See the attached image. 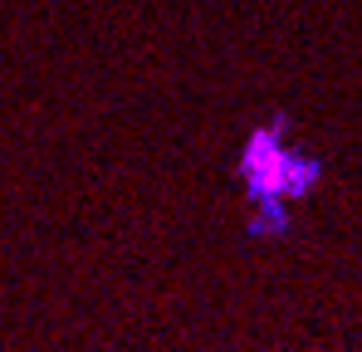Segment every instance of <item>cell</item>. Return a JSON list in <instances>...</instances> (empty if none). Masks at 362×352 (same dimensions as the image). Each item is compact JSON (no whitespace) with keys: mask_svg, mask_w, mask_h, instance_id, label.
I'll return each mask as SVG.
<instances>
[{"mask_svg":"<svg viewBox=\"0 0 362 352\" xmlns=\"http://www.w3.org/2000/svg\"><path fill=\"white\" fill-rule=\"evenodd\" d=\"M328 176V162L303 152L289 137V113H274L269 122H255L245 132V147L235 157V181L250 206L255 240H274L294 225V206H303Z\"/></svg>","mask_w":362,"mask_h":352,"instance_id":"obj_1","label":"cell"}]
</instances>
